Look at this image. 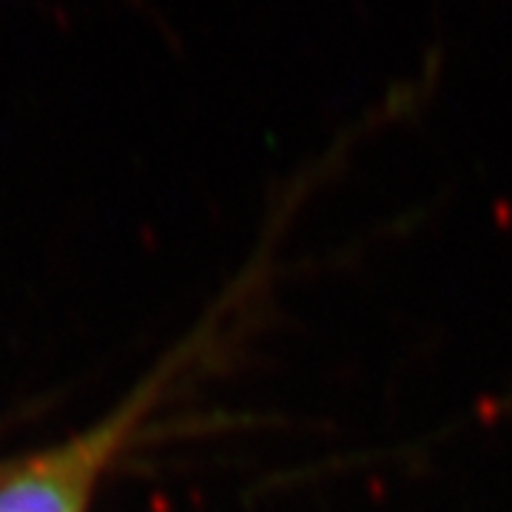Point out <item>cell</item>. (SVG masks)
<instances>
[{
	"mask_svg": "<svg viewBox=\"0 0 512 512\" xmlns=\"http://www.w3.org/2000/svg\"><path fill=\"white\" fill-rule=\"evenodd\" d=\"M143 399L123 407L80 439L32 458L0 484V512H89L106 464L123 447Z\"/></svg>",
	"mask_w": 512,
	"mask_h": 512,
	"instance_id": "6da1fadb",
	"label": "cell"
}]
</instances>
